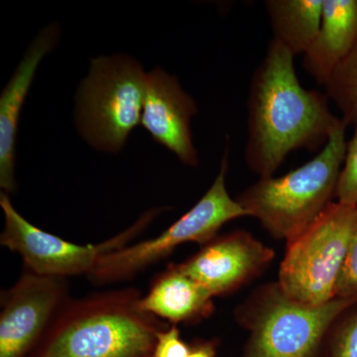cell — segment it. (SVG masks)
<instances>
[{
	"label": "cell",
	"mask_w": 357,
	"mask_h": 357,
	"mask_svg": "<svg viewBox=\"0 0 357 357\" xmlns=\"http://www.w3.org/2000/svg\"><path fill=\"white\" fill-rule=\"evenodd\" d=\"M294 58L270 42L251 79L244 159L259 178L273 177L291 152L328 142L344 122L333 114L326 93L303 88Z\"/></svg>",
	"instance_id": "cell-1"
},
{
	"label": "cell",
	"mask_w": 357,
	"mask_h": 357,
	"mask_svg": "<svg viewBox=\"0 0 357 357\" xmlns=\"http://www.w3.org/2000/svg\"><path fill=\"white\" fill-rule=\"evenodd\" d=\"M139 289L69 298L27 357H153L170 324L138 307Z\"/></svg>",
	"instance_id": "cell-2"
},
{
	"label": "cell",
	"mask_w": 357,
	"mask_h": 357,
	"mask_svg": "<svg viewBox=\"0 0 357 357\" xmlns=\"http://www.w3.org/2000/svg\"><path fill=\"white\" fill-rule=\"evenodd\" d=\"M347 126L344 122L311 161L282 177L259 178L236 197L273 238L287 243L333 203L347 154Z\"/></svg>",
	"instance_id": "cell-3"
},
{
	"label": "cell",
	"mask_w": 357,
	"mask_h": 357,
	"mask_svg": "<svg viewBox=\"0 0 357 357\" xmlns=\"http://www.w3.org/2000/svg\"><path fill=\"white\" fill-rule=\"evenodd\" d=\"M357 303L335 298L311 307L291 299L278 282L256 288L234 310V319L248 333L241 357H324L335 321Z\"/></svg>",
	"instance_id": "cell-4"
},
{
	"label": "cell",
	"mask_w": 357,
	"mask_h": 357,
	"mask_svg": "<svg viewBox=\"0 0 357 357\" xmlns=\"http://www.w3.org/2000/svg\"><path fill=\"white\" fill-rule=\"evenodd\" d=\"M229 143L227 138L218 176L198 203L158 236L129 244L103 256L88 275L91 284L105 286L131 280L148 267L172 255L182 244L196 243L203 246L218 236L225 223L248 217V211L236 199L230 197L225 184L229 165Z\"/></svg>",
	"instance_id": "cell-5"
},
{
	"label": "cell",
	"mask_w": 357,
	"mask_h": 357,
	"mask_svg": "<svg viewBox=\"0 0 357 357\" xmlns=\"http://www.w3.org/2000/svg\"><path fill=\"white\" fill-rule=\"evenodd\" d=\"M146 75L126 55L91 61L77 93V126L84 139L102 151H119L141 123Z\"/></svg>",
	"instance_id": "cell-6"
},
{
	"label": "cell",
	"mask_w": 357,
	"mask_h": 357,
	"mask_svg": "<svg viewBox=\"0 0 357 357\" xmlns=\"http://www.w3.org/2000/svg\"><path fill=\"white\" fill-rule=\"evenodd\" d=\"M356 211L357 206L331 203L311 225L287 241L277 282L289 298L311 307L337 298Z\"/></svg>",
	"instance_id": "cell-7"
},
{
	"label": "cell",
	"mask_w": 357,
	"mask_h": 357,
	"mask_svg": "<svg viewBox=\"0 0 357 357\" xmlns=\"http://www.w3.org/2000/svg\"><path fill=\"white\" fill-rule=\"evenodd\" d=\"M0 206L4 213L0 244L18 253L24 266L32 271L63 278L79 275L88 276L103 256L129 245L164 211L161 208L146 211L128 229L103 243L79 245L44 231L28 222L15 210L6 192L0 194Z\"/></svg>",
	"instance_id": "cell-8"
},
{
	"label": "cell",
	"mask_w": 357,
	"mask_h": 357,
	"mask_svg": "<svg viewBox=\"0 0 357 357\" xmlns=\"http://www.w3.org/2000/svg\"><path fill=\"white\" fill-rule=\"evenodd\" d=\"M69 281L23 267L18 280L1 292L0 357H27L69 299Z\"/></svg>",
	"instance_id": "cell-9"
},
{
	"label": "cell",
	"mask_w": 357,
	"mask_h": 357,
	"mask_svg": "<svg viewBox=\"0 0 357 357\" xmlns=\"http://www.w3.org/2000/svg\"><path fill=\"white\" fill-rule=\"evenodd\" d=\"M273 249L244 230L215 237L177 267L213 296H227L252 281L273 261Z\"/></svg>",
	"instance_id": "cell-10"
},
{
	"label": "cell",
	"mask_w": 357,
	"mask_h": 357,
	"mask_svg": "<svg viewBox=\"0 0 357 357\" xmlns=\"http://www.w3.org/2000/svg\"><path fill=\"white\" fill-rule=\"evenodd\" d=\"M197 112L196 102L177 77L160 68L148 73L141 124L157 143L191 167L199 164L191 131V121Z\"/></svg>",
	"instance_id": "cell-11"
},
{
	"label": "cell",
	"mask_w": 357,
	"mask_h": 357,
	"mask_svg": "<svg viewBox=\"0 0 357 357\" xmlns=\"http://www.w3.org/2000/svg\"><path fill=\"white\" fill-rule=\"evenodd\" d=\"M59 40V28L49 26L30 45L0 96V187L6 194L15 191V143L21 110L40 63Z\"/></svg>",
	"instance_id": "cell-12"
},
{
	"label": "cell",
	"mask_w": 357,
	"mask_h": 357,
	"mask_svg": "<svg viewBox=\"0 0 357 357\" xmlns=\"http://www.w3.org/2000/svg\"><path fill=\"white\" fill-rule=\"evenodd\" d=\"M213 298L204 286L181 271L177 264H169L154 277L138 307L170 325H195L213 314Z\"/></svg>",
	"instance_id": "cell-13"
},
{
	"label": "cell",
	"mask_w": 357,
	"mask_h": 357,
	"mask_svg": "<svg viewBox=\"0 0 357 357\" xmlns=\"http://www.w3.org/2000/svg\"><path fill=\"white\" fill-rule=\"evenodd\" d=\"M357 41V0H324L321 26L304 54L303 66L326 86Z\"/></svg>",
	"instance_id": "cell-14"
},
{
	"label": "cell",
	"mask_w": 357,
	"mask_h": 357,
	"mask_svg": "<svg viewBox=\"0 0 357 357\" xmlns=\"http://www.w3.org/2000/svg\"><path fill=\"white\" fill-rule=\"evenodd\" d=\"M324 0L264 1L273 39L294 56L304 55L321 26Z\"/></svg>",
	"instance_id": "cell-15"
},
{
	"label": "cell",
	"mask_w": 357,
	"mask_h": 357,
	"mask_svg": "<svg viewBox=\"0 0 357 357\" xmlns=\"http://www.w3.org/2000/svg\"><path fill=\"white\" fill-rule=\"evenodd\" d=\"M326 95L342 112L349 126L357 123V41L351 53L333 73L326 86Z\"/></svg>",
	"instance_id": "cell-16"
},
{
	"label": "cell",
	"mask_w": 357,
	"mask_h": 357,
	"mask_svg": "<svg viewBox=\"0 0 357 357\" xmlns=\"http://www.w3.org/2000/svg\"><path fill=\"white\" fill-rule=\"evenodd\" d=\"M324 357H357V303L331 328Z\"/></svg>",
	"instance_id": "cell-17"
},
{
	"label": "cell",
	"mask_w": 357,
	"mask_h": 357,
	"mask_svg": "<svg viewBox=\"0 0 357 357\" xmlns=\"http://www.w3.org/2000/svg\"><path fill=\"white\" fill-rule=\"evenodd\" d=\"M356 126L354 137L347 142L344 165L335 189L338 203L349 206H357V123Z\"/></svg>",
	"instance_id": "cell-18"
},
{
	"label": "cell",
	"mask_w": 357,
	"mask_h": 357,
	"mask_svg": "<svg viewBox=\"0 0 357 357\" xmlns=\"http://www.w3.org/2000/svg\"><path fill=\"white\" fill-rule=\"evenodd\" d=\"M335 297L357 300V211L351 243L338 280Z\"/></svg>",
	"instance_id": "cell-19"
},
{
	"label": "cell",
	"mask_w": 357,
	"mask_h": 357,
	"mask_svg": "<svg viewBox=\"0 0 357 357\" xmlns=\"http://www.w3.org/2000/svg\"><path fill=\"white\" fill-rule=\"evenodd\" d=\"M191 344L181 335L178 326L170 325L157 333L153 357H189Z\"/></svg>",
	"instance_id": "cell-20"
},
{
	"label": "cell",
	"mask_w": 357,
	"mask_h": 357,
	"mask_svg": "<svg viewBox=\"0 0 357 357\" xmlns=\"http://www.w3.org/2000/svg\"><path fill=\"white\" fill-rule=\"evenodd\" d=\"M218 345L220 342L218 338L194 340L191 342L189 357H217Z\"/></svg>",
	"instance_id": "cell-21"
}]
</instances>
